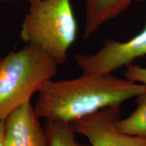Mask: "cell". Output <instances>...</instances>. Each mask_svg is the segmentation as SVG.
<instances>
[{
  "instance_id": "cell-1",
  "label": "cell",
  "mask_w": 146,
  "mask_h": 146,
  "mask_svg": "<svg viewBox=\"0 0 146 146\" xmlns=\"http://www.w3.org/2000/svg\"><path fill=\"white\" fill-rule=\"evenodd\" d=\"M145 91L141 84L112 73H83L73 79L46 82L38 92L34 109L40 119L72 123L105 108L120 106Z\"/></svg>"
},
{
  "instance_id": "cell-2",
  "label": "cell",
  "mask_w": 146,
  "mask_h": 146,
  "mask_svg": "<svg viewBox=\"0 0 146 146\" xmlns=\"http://www.w3.org/2000/svg\"><path fill=\"white\" fill-rule=\"evenodd\" d=\"M58 64L36 45L0 58V121L31 102L44 84L54 78Z\"/></svg>"
},
{
  "instance_id": "cell-3",
  "label": "cell",
  "mask_w": 146,
  "mask_h": 146,
  "mask_svg": "<svg viewBox=\"0 0 146 146\" xmlns=\"http://www.w3.org/2000/svg\"><path fill=\"white\" fill-rule=\"evenodd\" d=\"M77 35V23L70 0H38L31 3L21 39L40 47L58 64L66 62Z\"/></svg>"
},
{
  "instance_id": "cell-4",
  "label": "cell",
  "mask_w": 146,
  "mask_h": 146,
  "mask_svg": "<svg viewBox=\"0 0 146 146\" xmlns=\"http://www.w3.org/2000/svg\"><path fill=\"white\" fill-rule=\"evenodd\" d=\"M146 55V25L143 31L125 42L106 39L93 54H76L74 60L84 74H110Z\"/></svg>"
},
{
  "instance_id": "cell-5",
  "label": "cell",
  "mask_w": 146,
  "mask_h": 146,
  "mask_svg": "<svg viewBox=\"0 0 146 146\" xmlns=\"http://www.w3.org/2000/svg\"><path fill=\"white\" fill-rule=\"evenodd\" d=\"M120 106L107 107L72 122L76 133L86 137L91 146H146V139L129 135L118 130Z\"/></svg>"
},
{
  "instance_id": "cell-6",
  "label": "cell",
  "mask_w": 146,
  "mask_h": 146,
  "mask_svg": "<svg viewBox=\"0 0 146 146\" xmlns=\"http://www.w3.org/2000/svg\"><path fill=\"white\" fill-rule=\"evenodd\" d=\"M5 146H47L46 135L31 102L3 121Z\"/></svg>"
},
{
  "instance_id": "cell-7",
  "label": "cell",
  "mask_w": 146,
  "mask_h": 146,
  "mask_svg": "<svg viewBox=\"0 0 146 146\" xmlns=\"http://www.w3.org/2000/svg\"><path fill=\"white\" fill-rule=\"evenodd\" d=\"M143 0H85L84 39H88L100 27L125 12L133 3Z\"/></svg>"
},
{
  "instance_id": "cell-8",
  "label": "cell",
  "mask_w": 146,
  "mask_h": 146,
  "mask_svg": "<svg viewBox=\"0 0 146 146\" xmlns=\"http://www.w3.org/2000/svg\"><path fill=\"white\" fill-rule=\"evenodd\" d=\"M137 108L125 119L116 122L118 130L129 135L146 139V91L137 97Z\"/></svg>"
},
{
  "instance_id": "cell-9",
  "label": "cell",
  "mask_w": 146,
  "mask_h": 146,
  "mask_svg": "<svg viewBox=\"0 0 146 146\" xmlns=\"http://www.w3.org/2000/svg\"><path fill=\"white\" fill-rule=\"evenodd\" d=\"M43 127L47 146H91L78 143L71 123L45 120Z\"/></svg>"
},
{
  "instance_id": "cell-10",
  "label": "cell",
  "mask_w": 146,
  "mask_h": 146,
  "mask_svg": "<svg viewBox=\"0 0 146 146\" xmlns=\"http://www.w3.org/2000/svg\"><path fill=\"white\" fill-rule=\"evenodd\" d=\"M124 76L129 81L143 85L146 89V68L131 64L128 66Z\"/></svg>"
},
{
  "instance_id": "cell-11",
  "label": "cell",
  "mask_w": 146,
  "mask_h": 146,
  "mask_svg": "<svg viewBox=\"0 0 146 146\" xmlns=\"http://www.w3.org/2000/svg\"><path fill=\"white\" fill-rule=\"evenodd\" d=\"M0 146H5L3 135V122L0 121Z\"/></svg>"
},
{
  "instance_id": "cell-12",
  "label": "cell",
  "mask_w": 146,
  "mask_h": 146,
  "mask_svg": "<svg viewBox=\"0 0 146 146\" xmlns=\"http://www.w3.org/2000/svg\"><path fill=\"white\" fill-rule=\"evenodd\" d=\"M0 1H17V0H0ZM25 1H28L30 2V3H31L35 2V1H38V0H25Z\"/></svg>"
}]
</instances>
